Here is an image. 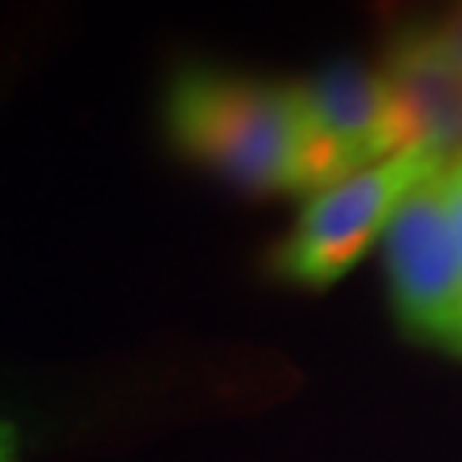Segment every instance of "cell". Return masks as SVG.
Returning a JSON list of instances; mask_svg holds the SVG:
<instances>
[{
    "mask_svg": "<svg viewBox=\"0 0 462 462\" xmlns=\"http://www.w3.org/2000/svg\"><path fill=\"white\" fill-rule=\"evenodd\" d=\"M166 135L181 158L243 193H309L293 81L185 66L166 89Z\"/></svg>",
    "mask_w": 462,
    "mask_h": 462,
    "instance_id": "obj_1",
    "label": "cell"
},
{
    "mask_svg": "<svg viewBox=\"0 0 462 462\" xmlns=\"http://www.w3.org/2000/svg\"><path fill=\"white\" fill-rule=\"evenodd\" d=\"M431 27H436V35L447 47V54H451L455 62L462 66V0H451L447 12L439 16V23H431Z\"/></svg>",
    "mask_w": 462,
    "mask_h": 462,
    "instance_id": "obj_6",
    "label": "cell"
},
{
    "mask_svg": "<svg viewBox=\"0 0 462 462\" xmlns=\"http://www.w3.org/2000/svg\"><path fill=\"white\" fill-rule=\"evenodd\" d=\"M447 158L431 151H397L366 170L339 178L305 197L293 227L273 247L270 270L300 289H328L351 273L378 239H385L397 208L412 189L439 173Z\"/></svg>",
    "mask_w": 462,
    "mask_h": 462,
    "instance_id": "obj_2",
    "label": "cell"
},
{
    "mask_svg": "<svg viewBox=\"0 0 462 462\" xmlns=\"http://www.w3.org/2000/svg\"><path fill=\"white\" fill-rule=\"evenodd\" d=\"M443 181H447V200H451L455 239H458V254H462V154L451 158V162L443 166Z\"/></svg>",
    "mask_w": 462,
    "mask_h": 462,
    "instance_id": "obj_7",
    "label": "cell"
},
{
    "mask_svg": "<svg viewBox=\"0 0 462 462\" xmlns=\"http://www.w3.org/2000/svg\"><path fill=\"white\" fill-rule=\"evenodd\" d=\"M389 105V151L462 154V66L431 23H412L389 39L378 62Z\"/></svg>",
    "mask_w": 462,
    "mask_h": 462,
    "instance_id": "obj_5",
    "label": "cell"
},
{
    "mask_svg": "<svg viewBox=\"0 0 462 462\" xmlns=\"http://www.w3.org/2000/svg\"><path fill=\"white\" fill-rule=\"evenodd\" d=\"M293 85L300 100V124H305L309 193L393 154L378 66H366L358 58H336Z\"/></svg>",
    "mask_w": 462,
    "mask_h": 462,
    "instance_id": "obj_4",
    "label": "cell"
},
{
    "mask_svg": "<svg viewBox=\"0 0 462 462\" xmlns=\"http://www.w3.org/2000/svg\"><path fill=\"white\" fill-rule=\"evenodd\" d=\"M382 243L401 328L462 358V254L443 170L409 193Z\"/></svg>",
    "mask_w": 462,
    "mask_h": 462,
    "instance_id": "obj_3",
    "label": "cell"
}]
</instances>
